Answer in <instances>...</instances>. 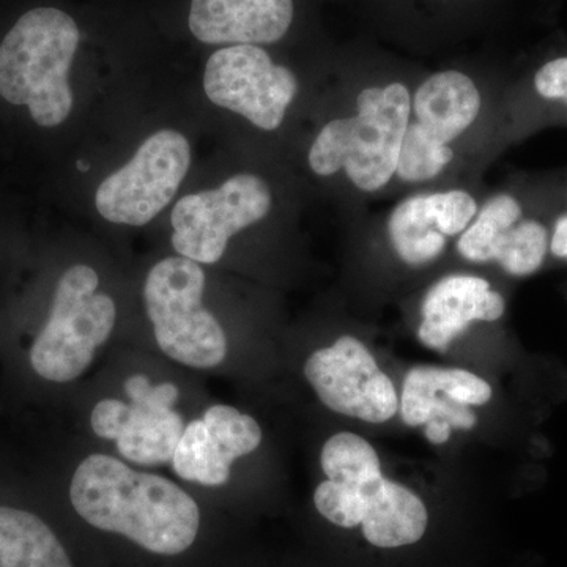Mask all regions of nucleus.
I'll list each match as a JSON object with an SVG mask.
<instances>
[{
  "instance_id": "nucleus-15",
  "label": "nucleus",
  "mask_w": 567,
  "mask_h": 567,
  "mask_svg": "<svg viewBox=\"0 0 567 567\" xmlns=\"http://www.w3.org/2000/svg\"><path fill=\"white\" fill-rule=\"evenodd\" d=\"M293 21V0H192L189 31L205 44H271Z\"/></svg>"
},
{
  "instance_id": "nucleus-1",
  "label": "nucleus",
  "mask_w": 567,
  "mask_h": 567,
  "mask_svg": "<svg viewBox=\"0 0 567 567\" xmlns=\"http://www.w3.org/2000/svg\"><path fill=\"white\" fill-rule=\"evenodd\" d=\"M70 498L92 527L118 533L153 554H182L199 533V507L183 488L104 454L78 466Z\"/></svg>"
},
{
  "instance_id": "nucleus-14",
  "label": "nucleus",
  "mask_w": 567,
  "mask_h": 567,
  "mask_svg": "<svg viewBox=\"0 0 567 567\" xmlns=\"http://www.w3.org/2000/svg\"><path fill=\"white\" fill-rule=\"evenodd\" d=\"M491 399L492 388L486 380L465 369L421 365L405 377L402 420L412 427L434 421L468 431L476 424L470 405H484Z\"/></svg>"
},
{
  "instance_id": "nucleus-20",
  "label": "nucleus",
  "mask_w": 567,
  "mask_h": 567,
  "mask_svg": "<svg viewBox=\"0 0 567 567\" xmlns=\"http://www.w3.org/2000/svg\"><path fill=\"white\" fill-rule=\"evenodd\" d=\"M453 151L432 136L420 123H409L395 174L405 182H425L442 174L453 159Z\"/></svg>"
},
{
  "instance_id": "nucleus-17",
  "label": "nucleus",
  "mask_w": 567,
  "mask_h": 567,
  "mask_svg": "<svg viewBox=\"0 0 567 567\" xmlns=\"http://www.w3.org/2000/svg\"><path fill=\"white\" fill-rule=\"evenodd\" d=\"M413 107L417 123L443 144H450L475 122L481 96L466 74L443 71L417 89Z\"/></svg>"
},
{
  "instance_id": "nucleus-3",
  "label": "nucleus",
  "mask_w": 567,
  "mask_h": 567,
  "mask_svg": "<svg viewBox=\"0 0 567 567\" xmlns=\"http://www.w3.org/2000/svg\"><path fill=\"white\" fill-rule=\"evenodd\" d=\"M80 41L78 22L66 11H25L0 43V96L28 106L37 125H62L73 110L70 70Z\"/></svg>"
},
{
  "instance_id": "nucleus-18",
  "label": "nucleus",
  "mask_w": 567,
  "mask_h": 567,
  "mask_svg": "<svg viewBox=\"0 0 567 567\" xmlns=\"http://www.w3.org/2000/svg\"><path fill=\"white\" fill-rule=\"evenodd\" d=\"M0 567H73L58 536L41 518L0 506Z\"/></svg>"
},
{
  "instance_id": "nucleus-16",
  "label": "nucleus",
  "mask_w": 567,
  "mask_h": 567,
  "mask_svg": "<svg viewBox=\"0 0 567 567\" xmlns=\"http://www.w3.org/2000/svg\"><path fill=\"white\" fill-rule=\"evenodd\" d=\"M505 300L477 276H447L436 282L423 303L421 342L429 349L445 352L458 334L476 320L495 322L505 315Z\"/></svg>"
},
{
  "instance_id": "nucleus-19",
  "label": "nucleus",
  "mask_w": 567,
  "mask_h": 567,
  "mask_svg": "<svg viewBox=\"0 0 567 567\" xmlns=\"http://www.w3.org/2000/svg\"><path fill=\"white\" fill-rule=\"evenodd\" d=\"M440 193L416 196L399 205L390 219V235L395 251L409 265L431 262L443 252L442 200Z\"/></svg>"
},
{
  "instance_id": "nucleus-10",
  "label": "nucleus",
  "mask_w": 567,
  "mask_h": 567,
  "mask_svg": "<svg viewBox=\"0 0 567 567\" xmlns=\"http://www.w3.org/2000/svg\"><path fill=\"white\" fill-rule=\"evenodd\" d=\"M204 89L216 106L274 132L297 95L298 81L292 71L276 65L262 48L235 44L213 52L205 66Z\"/></svg>"
},
{
  "instance_id": "nucleus-2",
  "label": "nucleus",
  "mask_w": 567,
  "mask_h": 567,
  "mask_svg": "<svg viewBox=\"0 0 567 567\" xmlns=\"http://www.w3.org/2000/svg\"><path fill=\"white\" fill-rule=\"evenodd\" d=\"M323 481L315 492L317 511L342 528L361 525L380 548L415 544L427 528L423 499L382 475L379 454L368 440L341 432L327 440L320 456Z\"/></svg>"
},
{
  "instance_id": "nucleus-12",
  "label": "nucleus",
  "mask_w": 567,
  "mask_h": 567,
  "mask_svg": "<svg viewBox=\"0 0 567 567\" xmlns=\"http://www.w3.org/2000/svg\"><path fill=\"white\" fill-rule=\"evenodd\" d=\"M262 442V429L252 416L229 405H213L203 420L183 431L175 447V475L203 486H223L229 481L235 458L251 454Z\"/></svg>"
},
{
  "instance_id": "nucleus-6",
  "label": "nucleus",
  "mask_w": 567,
  "mask_h": 567,
  "mask_svg": "<svg viewBox=\"0 0 567 567\" xmlns=\"http://www.w3.org/2000/svg\"><path fill=\"white\" fill-rule=\"evenodd\" d=\"M205 274L186 257H167L152 268L144 286L145 308L156 342L185 365L210 369L227 354L221 324L204 308Z\"/></svg>"
},
{
  "instance_id": "nucleus-13",
  "label": "nucleus",
  "mask_w": 567,
  "mask_h": 567,
  "mask_svg": "<svg viewBox=\"0 0 567 567\" xmlns=\"http://www.w3.org/2000/svg\"><path fill=\"white\" fill-rule=\"evenodd\" d=\"M547 245L543 224L525 221L514 197L498 196L466 227L457 248L472 262L495 260L509 275L528 276L543 265Z\"/></svg>"
},
{
  "instance_id": "nucleus-9",
  "label": "nucleus",
  "mask_w": 567,
  "mask_h": 567,
  "mask_svg": "<svg viewBox=\"0 0 567 567\" xmlns=\"http://www.w3.org/2000/svg\"><path fill=\"white\" fill-rule=\"evenodd\" d=\"M132 404L104 399L93 409V432L112 440L126 461L140 465H159L173 461L185 424L175 412L178 388L174 383L152 385L147 377L133 375L125 382Z\"/></svg>"
},
{
  "instance_id": "nucleus-8",
  "label": "nucleus",
  "mask_w": 567,
  "mask_h": 567,
  "mask_svg": "<svg viewBox=\"0 0 567 567\" xmlns=\"http://www.w3.org/2000/svg\"><path fill=\"white\" fill-rule=\"evenodd\" d=\"M270 208V188L252 174L234 175L219 188L182 197L171 215L175 251L197 264H216L230 238L259 223Z\"/></svg>"
},
{
  "instance_id": "nucleus-5",
  "label": "nucleus",
  "mask_w": 567,
  "mask_h": 567,
  "mask_svg": "<svg viewBox=\"0 0 567 567\" xmlns=\"http://www.w3.org/2000/svg\"><path fill=\"white\" fill-rule=\"evenodd\" d=\"M99 284L89 265H74L59 279L50 319L31 349L33 371L43 379L73 382L110 338L117 311L111 297L96 293Z\"/></svg>"
},
{
  "instance_id": "nucleus-11",
  "label": "nucleus",
  "mask_w": 567,
  "mask_h": 567,
  "mask_svg": "<svg viewBox=\"0 0 567 567\" xmlns=\"http://www.w3.org/2000/svg\"><path fill=\"white\" fill-rule=\"evenodd\" d=\"M305 375L320 401L336 413L371 424L386 423L398 413L393 382L352 336H342L333 346L312 353Z\"/></svg>"
},
{
  "instance_id": "nucleus-7",
  "label": "nucleus",
  "mask_w": 567,
  "mask_h": 567,
  "mask_svg": "<svg viewBox=\"0 0 567 567\" xmlns=\"http://www.w3.org/2000/svg\"><path fill=\"white\" fill-rule=\"evenodd\" d=\"M189 164L188 140L175 130H159L99 186L96 210L110 223L145 226L174 199Z\"/></svg>"
},
{
  "instance_id": "nucleus-22",
  "label": "nucleus",
  "mask_w": 567,
  "mask_h": 567,
  "mask_svg": "<svg viewBox=\"0 0 567 567\" xmlns=\"http://www.w3.org/2000/svg\"><path fill=\"white\" fill-rule=\"evenodd\" d=\"M551 252L561 259H567V216L559 219L555 226L554 238H551Z\"/></svg>"
},
{
  "instance_id": "nucleus-4",
  "label": "nucleus",
  "mask_w": 567,
  "mask_h": 567,
  "mask_svg": "<svg viewBox=\"0 0 567 567\" xmlns=\"http://www.w3.org/2000/svg\"><path fill=\"white\" fill-rule=\"evenodd\" d=\"M357 104V115L323 126L309 152V166L322 177L346 169L357 188L372 193L398 169L412 102L404 84H390L364 89Z\"/></svg>"
},
{
  "instance_id": "nucleus-21",
  "label": "nucleus",
  "mask_w": 567,
  "mask_h": 567,
  "mask_svg": "<svg viewBox=\"0 0 567 567\" xmlns=\"http://www.w3.org/2000/svg\"><path fill=\"white\" fill-rule=\"evenodd\" d=\"M536 91L544 99L565 100L567 102V58L555 59L546 63L536 73Z\"/></svg>"
}]
</instances>
